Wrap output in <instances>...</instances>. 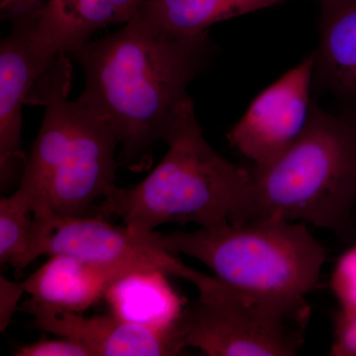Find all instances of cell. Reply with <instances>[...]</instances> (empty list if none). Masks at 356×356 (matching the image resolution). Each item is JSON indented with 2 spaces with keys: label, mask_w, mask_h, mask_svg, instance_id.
<instances>
[{
  "label": "cell",
  "mask_w": 356,
  "mask_h": 356,
  "mask_svg": "<svg viewBox=\"0 0 356 356\" xmlns=\"http://www.w3.org/2000/svg\"><path fill=\"white\" fill-rule=\"evenodd\" d=\"M72 77L69 57L58 55L26 98L44 107L19 184L34 198L36 220L97 218L117 187L118 138L102 115L79 98L69 100Z\"/></svg>",
  "instance_id": "2"
},
{
  "label": "cell",
  "mask_w": 356,
  "mask_h": 356,
  "mask_svg": "<svg viewBox=\"0 0 356 356\" xmlns=\"http://www.w3.org/2000/svg\"><path fill=\"white\" fill-rule=\"evenodd\" d=\"M331 287L341 307L356 308V245L337 261Z\"/></svg>",
  "instance_id": "17"
},
{
  "label": "cell",
  "mask_w": 356,
  "mask_h": 356,
  "mask_svg": "<svg viewBox=\"0 0 356 356\" xmlns=\"http://www.w3.org/2000/svg\"><path fill=\"white\" fill-rule=\"evenodd\" d=\"M69 254L127 275L137 271H159L188 281L199 296L229 291L215 276L189 268L161 243L158 233H139L116 227L102 218L51 217L35 219L28 266L41 255Z\"/></svg>",
  "instance_id": "7"
},
{
  "label": "cell",
  "mask_w": 356,
  "mask_h": 356,
  "mask_svg": "<svg viewBox=\"0 0 356 356\" xmlns=\"http://www.w3.org/2000/svg\"><path fill=\"white\" fill-rule=\"evenodd\" d=\"M159 271H137L115 281L105 299L111 313L136 324L168 329L181 313V301Z\"/></svg>",
  "instance_id": "15"
},
{
  "label": "cell",
  "mask_w": 356,
  "mask_h": 356,
  "mask_svg": "<svg viewBox=\"0 0 356 356\" xmlns=\"http://www.w3.org/2000/svg\"><path fill=\"white\" fill-rule=\"evenodd\" d=\"M334 341L330 355L356 356V308L341 307L334 314Z\"/></svg>",
  "instance_id": "18"
},
{
  "label": "cell",
  "mask_w": 356,
  "mask_h": 356,
  "mask_svg": "<svg viewBox=\"0 0 356 356\" xmlns=\"http://www.w3.org/2000/svg\"><path fill=\"white\" fill-rule=\"evenodd\" d=\"M23 293V282H14L0 276V331H6L13 322L14 313L20 309L18 305Z\"/></svg>",
  "instance_id": "20"
},
{
  "label": "cell",
  "mask_w": 356,
  "mask_h": 356,
  "mask_svg": "<svg viewBox=\"0 0 356 356\" xmlns=\"http://www.w3.org/2000/svg\"><path fill=\"white\" fill-rule=\"evenodd\" d=\"M315 51L254 98L228 134L229 144L252 168L273 165L296 142L308 122Z\"/></svg>",
  "instance_id": "8"
},
{
  "label": "cell",
  "mask_w": 356,
  "mask_h": 356,
  "mask_svg": "<svg viewBox=\"0 0 356 356\" xmlns=\"http://www.w3.org/2000/svg\"><path fill=\"white\" fill-rule=\"evenodd\" d=\"M25 281L29 301L49 308L83 313L105 297L123 274L69 254H51Z\"/></svg>",
  "instance_id": "12"
},
{
  "label": "cell",
  "mask_w": 356,
  "mask_h": 356,
  "mask_svg": "<svg viewBox=\"0 0 356 356\" xmlns=\"http://www.w3.org/2000/svg\"><path fill=\"white\" fill-rule=\"evenodd\" d=\"M320 6L314 81L356 111V0H320Z\"/></svg>",
  "instance_id": "13"
},
{
  "label": "cell",
  "mask_w": 356,
  "mask_h": 356,
  "mask_svg": "<svg viewBox=\"0 0 356 356\" xmlns=\"http://www.w3.org/2000/svg\"><path fill=\"white\" fill-rule=\"evenodd\" d=\"M291 0H144L138 17L180 37L208 33L211 26Z\"/></svg>",
  "instance_id": "14"
},
{
  "label": "cell",
  "mask_w": 356,
  "mask_h": 356,
  "mask_svg": "<svg viewBox=\"0 0 356 356\" xmlns=\"http://www.w3.org/2000/svg\"><path fill=\"white\" fill-rule=\"evenodd\" d=\"M144 0H46L32 13V36L51 57L70 54L103 28L127 24Z\"/></svg>",
  "instance_id": "11"
},
{
  "label": "cell",
  "mask_w": 356,
  "mask_h": 356,
  "mask_svg": "<svg viewBox=\"0 0 356 356\" xmlns=\"http://www.w3.org/2000/svg\"><path fill=\"white\" fill-rule=\"evenodd\" d=\"M308 309L288 311L238 294L199 296L175 323L182 350L209 356H292L303 344Z\"/></svg>",
  "instance_id": "6"
},
{
  "label": "cell",
  "mask_w": 356,
  "mask_h": 356,
  "mask_svg": "<svg viewBox=\"0 0 356 356\" xmlns=\"http://www.w3.org/2000/svg\"><path fill=\"white\" fill-rule=\"evenodd\" d=\"M0 46V175L1 185L26 161L21 152L22 107L37 79L56 57L40 50L32 36V13L15 16Z\"/></svg>",
  "instance_id": "10"
},
{
  "label": "cell",
  "mask_w": 356,
  "mask_h": 356,
  "mask_svg": "<svg viewBox=\"0 0 356 356\" xmlns=\"http://www.w3.org/2000/svg\"><path fill=\"white\" fill-rule=\"evenodd\" d=\"M42 6V0H1L2 10H6L13 17L33 13Z\"/></svg>",
  "instance_id": "21"
},
{
  "label": "cell",
  "mask_w": 356,
  "mask_h": 356,
  "mask_svg": "<svg viewBox=\"0 0 356 356\" xmlns=\"http://www.w3.org/2000/svg\"><path fill=\"white\" fill-rule=\"evenodd\" d=\"M166 143L168 153L153 172L130 188L116 187L97 218H121L139 233H152L168 222H191L207 229L229 224L252 172L222 158L208 144L191 97L178 110Z\"/></svg>",
  "instance_id": "4"
},
{
  "label": "cell",
  "mask_w": 356,
  "mask_h": 356,
  "mask_svg": "<svg viewBox=\"0 0 356 356\" xmlns=\"http://www.w3.org/2000/svg\"><path fill=\"white\" fill-rule=\"evenodd\" d=\"M20 309L31 314L37 329L81 343L90 356H165L177 355L182 351L175 337V325L168 329H156L129 322L113 313L84 317L83 313L49 308L30 301Z\"/></svg>",
  "instance_id": "9"
},
{
  "label": "cell",
  "mask_w": 356,
  "mask_h": 356,
  "mask_svg": "<svg viewBox=\"0 0 356 356\" xmlns=\"http://www.w3.org/2000/svg\"><path fill=\"white\" fill-rule=\"evenodd\" d=\"M172 254L202 262L215 277L243 296L288 311L308 309L325 250L298 222L259 219L161 236Z\"/></svg>",
  "instance_id": "5"
},
{
  "label": "cell",
  "mask_w": 356,
  "mask_h": 356,
  "mask_svg": "<svg viewBox=\"0 0 356 356\" xmlns=\"http://www.w3.org/2000/svg\"><path fill=\"white\" fill-rule=\"evenodd\" d=\"M17 356H90L88 350L76 341L65 337L58 339H42L26 344L16 350Z\"/></svg>",
  "instance_id": "19"
},
{
  "label": "cell",
  "mask_w": 356,
  "mask_h": 356,
  "mask_svg": "<svg viewBox=\"0 0 356 356\" xmlns=\"http://www.w3.org/2000/svg\"><path fill=\"white\" fill-rule=\"evenodd\" d=\"M34 198L22 187L0 201V262L17 270L28 266L34 229Z\"/></svg>",
  "instance_id": "16"
},
{
  "label": "cell",
  "mask_w": 356,
  "mask_h": 356,
  "mask_svg": "<svg viewBox=\"0 0 356 356\" xmlns=\"http://www.w3.org/2000/svg\"><path fill=\"white\" fill-rule=\"evenodd\" d=\"M252 178L231 224L304 222L355 238L356 111L332 114L312 102L305 129L280 159Z\"/></svg>",
  "instance_id": "3"
},
{
  "label": "cell",
  "mask_w": 356,
  "mask_h": 356,
  "mask_svg": "<svg viewBox=\"0 0 356 356\" xmlns=\"http://www.w3.org/2000/svg\"><path fill=\"white\" fill-rule=\"evenodd\" d=\"M208 33L180 37L136 16L121 29L70 53L84 72L79 99L102 115L121 146L122 163L142 168L166 143L187 88L209 65Z\"/></svg>",
  "instance_id": "1"
}]
</instances>
